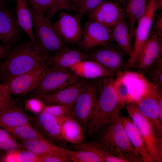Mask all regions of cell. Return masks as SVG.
I'll return each mask as SVG.
<instances>
[{
    "instance_id": "1",
    "label": "cell",
    "mask_w": 162,
    "mask_h": 162,
    "mask_svg": "<svg viewBox=\"0 0 162 162\" xmlns=\"http://www.w3.org/2000/svg\"><path fill=\"white\" fill-rule=\"evenodd\" d=\"M115 76L97 79V105L86 130L90 135L100 133L116 119L124 106L125 103L119 97L114 86Z\"/></svg>"
},
{
    "instance_id": "10",
    "label": "cell",
    "mask_w": 162,
    "mask_h": 162,
    "mask_svg": "<svg viewBox=\"0 0 162 162\" xmlns=\"http://www.w3.org/2000/svg\"><path fill=\"white\" fill-rule=\"evenodd\" d=\"M82 79L70 71L55 70L47 67L34 90L36 94L50 93L74 84Z\"/></svg>"
},
{
    "instance_id": "27",
    "label": "cell",
    "mask_w": 162,
    "mask_h": 162,
    "mask_svg": "<svg viewBox=\"0 0 162 162\" xmlns=\"http://www.w3.org/2000/svg\"><path fill=\"white\" fill-rule=\"evenodd\" d=\"M22 145L24 148L40 157L61 150L62 148L52 143L44 137L22 142Z\"/></svg>"
},
{
    "instance_id": "33",
    "label": "cell",
    "mask_w": 162,
    "mask_h": 162,
    "mask_svg": "<svg viewBox=\"0 0 162 162\" xmlns=\"http://www.w3.org/2000/svg\"><path fill=\"white\" fill-rule=\"evenodd\" d=\"M105 0H80L74 4L68 5L66 9L76 10L77 14L82 17L91 11Z\"/></svg>"
},
{
    "instance_id": "3",
    "label": "cell",
    "mask_w": 162,
    "mask_h": 162,
    "mask_svg": "<svg viewBox=\"0 0 162 162\" xmlns=\"http://www.w3.org/2000/svg\"><path fill=\"white\" fill-rule=\"evenodd\" d=\"M100 133L95 142L108 152L124 158L128 162L140 161V157L136 154L130 141L121 117L108 124Z\"/></svg>"
},
{
    "instance_id": "43",
    "label": "cell",
    "mask_w": 162,
    "mask_h": 162,
    "mask_svg": "<svg viewBox=\"0 0 162 162\" xmlns=\"http://www.w3.org/2000/svg\"><path fill=\"white\" fill-rule=\"evenodd\" d=\"M162 0H156L157 10H161L162 8Z\"/></svg>"
},
{
    "instance_id": "41",
    "label": "cell",
    "mask_w": 162,
    "mask_h": 162,
    "mask_svg": "<svg viewBox=\"0 0 162 162\" xmlns=\"http://www.w3.org/2000/svg\"><path fill=\"white\" fill-rule=\"evenodd\" d=\"M153 31L156 33L160 37L162 38V14H159L156 17L154 16L152 26Z\"/></svg>"
},
{
    "instance_id": "8",
    "label": "cell",
    "mask_w": 162,
    "mask_h": 162,
    "mask_svg": "<svg viewBox=\"0 0 162 162\" xmlns=\"http://www.w3.org/2000/svg\"><path fill=\"white\" fill-rule=\"evenodd\" d=\"M157 10L156 0H148L145 13L137 22L134 44L131 53L127 59V70L135 66L139 53L151 31Z\"/></svg>"
},
{
    "instance_id": "31",
    "label": "cell",
    "mask_w": 162,
    "mask_h": 162,
    "mask_svg": "<svg viewBox=\"0 0 162 162\" xmlns=\"http://www.w3.org/2000/svg\"><path fill=\"white\" fill-rule=\"evenodd\" d=\"M64 152L73 162H104L103 159L95 153L90 151L73 150L62 148Z\"/></svg>"
},
{
    "instance_id": "20",
    "label": "cell",
    "mask_w": 162,
    "mask_h": 162,
    "mask_svg": "<svg viewBox=\"0 0 162 162\" xmlns=\"http://www.w3.org/2000/svg\"><path fill=\"white\" fill-rule=\"evenodd\" d=\"M70 116L56 117L42 111L33 118L40 130L51 140L58 142H64L61 135L62 124L65 120Z\"/></svg>"
},
{
    "instance_id": "23",
    "label": "cell",
    "mask_w": 162,
    "mask_h": 162,
    "mask_svg": "<svg viewBox=\"0 0 162 162\" xmlns=\"http://www.w3.org/2000/svg\"><path fill=\"white\" fill-rule=\"evenodd\" d=\"M32 118L21 107H11L0 112V127L7 130L29 123Z\"/></svg>"
},
{
    "instance_id": "24",
    "label": "cell",
    "mask_w": 162,
    "mask_h": 162,
    "mask_svg": "<svg viewBox=\"0 0 162 162\" xmlns=\"http://www.w3.org/2000/svg\"><path fill=\"white\" fill-rule=\"evenodd\" d=\"M17 24L36 45L38 46L33 33L30 4L27 0H16Z\"/></svg>"
},
{
    "instance_id": "46",
    "label": "cell",
    "mask_w": 162,
    "mask_h": 162,
    "mask_svg": "<svg viewBox=\"0 0 162 162\" xmlns=\"http://www.w3.org/2000/svg\"><path fill=\"white\" fill-rule=\"evenodd\" d=\"M80 0H74L72 3L70 4H74L77 3Z\"/></svg>"
},
{
    "instance_id": "30",
    "label": "cell",
    "mask_w": 162,
    "mask_h": 162,
    "mask_svg": "<svg viewBox=\"0 0 162 162\" xmlns=\"http://www.w3.org/2000/svg\"><path fill=\"white\" fill-rule=\"evenodd\" d=\"M2 162H42V158L27 149L21 148L7 152L3 157Z\"/></svg>"
},
{
    "instance_id": "38",
    "label": "cell",
    "mask_w": 162,
    "mask_h": 162,
    "mask_svg": "<svg viewBox=\"0 0 162 162\" xmlns=\"http://www.w3.org/2000/svg\"><path fill=\"white\" fill-rule=\"evenodd\" d=\"M74 0H54L53 4L44 16L50 21L51 19L59 11L62 9L66 8L71 4Z\"/></svg>"
},
{
    "instance_id": "32",
    "label": "cell",
    "mask_w": 162,
    "mask_h": 162,
    "mask_svg": "<svg viewBox=\"0 0 162 162\" xmlns=\"http://www.w3.org/2000/svg\"><path fill=\"white\" fill-rule=\"evenodd\" d=\"M145 72L147 79L152 84L162 87V57L160 58Z\"/></svg>"
},
{
    "instance_id": "34",
    "label": "cell",
    "mask_w": 162,
    "mask_h": 162,
    "mask_svg": "<svg viewBox=\"0 0 162 162\" xmlns=\"http://www.w3.org/2000/svg\"><path fill=\"white\" fill-rule=\"evenodd\" d=\"M23 148L7 131L0 127V150L7 152L14 149Z\"/></svg>"
},
{
    "instance_id": "5",
    "label": "cell",
    "mask_w": 162,
    "mask_h": 162,
    "mask_svg": "<svg viewBox=\"0 0 162 162\" xmlns=\"http://www.w3.org/2000/svg\"><path fill=\"white\" fill-rule=\"evenodd\" d=\"M33 26L38 44L46 55L55 54L68 47L44 15L39 14L30 4Z\"/></svg>"
},
{
    "instance_id": "9",
    "label": "cell",
    "mask_w": 162,
    "mask_h": 162,
    "mask_svg": "<svg viewBox=\"0 0 162 162\" xmlns=\"http://www.w3.org/2000/svg\"><path fill=\"white\" fill-rule=\"evenodd\" d=\"M129 117L140 133L147 149L154 162H161L158 150V136L150 122L139 111L135 103H125Z\"/></svg>"
},
{
    "instance_id": "7",
    "label": "cell",
    "mask_w": 162,
    "mask_h": 162,
    "mask_svg": "<svg viewBox=\"0 0 162 162\" xmlns=\"http://www.w3.org/2000/svg\"><path fill=\"white\" fill-rule=\"evenodd\" d=\"M112 42L86 52L90 59L96 62L116 74L118 72L127 70V55L116 43Z\"/></svg>"
},
{
    "instance_id": "13",
    "label": "cell",
    "mask_w": 162,
    "mask_h": 162,
    "mask_svg": "<svg viewBox=\"0 0 162 162\" xmlns=\"http://www.w3.org/2000/svg\"><path fill=\"white\" fill-rule=\"evenodd\" d=\"M58 19L52 25L61 38L67 44L78 45L83 33L81 20L82 17L65 11L59 14Z\"/></svg>"
},
{
    "instance_id": "36",
    "label": "cell",
    "mask_w": 162,
    "mask_h": 162,
    "mask_svg": "<svg viewBox=\"0 0 162 162\" xmlns=\"http://www.w3.org/2000/svg\"><path fill=\"white\" fill-rule=\"evenodd\" d=\"M38 14L45 15L51 7L54 0H27Z\"/></svg>"
},
{
    "instance_id": "48",
    "label": "cell",
    "mask_w": 162,
    "mask_h": 162,
    "mask_svg": "<svg viewBox=\"0 0 162 162\" xmlns=\"http://www.w3.org/2000/svg\"><path fill=\"white\" fill-rule=\"evenodd\" d=\"M2 158H1L0 156V161H2Z\"/></svg>"
},
{
    "instance_id": "44",
    "label": "cell",
    "mask_w": 162,
    "mask_h": 162,
    "mask_svg": "<svg viewBox=\"0 0 162 162\" xmlns=\"http://www.w3.org/2000/svg\"><path fill=\"white\" fill-rule=\"evenodd\" d=\"M10 0H0V6L8 5Z\"/></svg>"
},
{
    "instance_id": "45",
    "label": "cell",
    "mask_w": 162,
    "mask_h": 162,
    "mask_svg": "<svg viewBox=\"0 0 162 162\" xmlns=\"http://www.w3.org/2000/svg\"><path fill=\"white\" fill-rule=\"evenodd\" d=\"M128 0H116L117 2L123 5H126Z\"/></svg>"
},
{
    "instance_id": "2",
    "label": "cell",
    "mask_w": 162,
    "mask_h": 162,
    "mask_svg": "<svg viewBox=\"0 0 162 162\" xmlns=\"http://www.w3.org/2000/svg\"><path fill=\"white\" fill-rule=\"evenodd\" d=\"M47 55L30 39L24 41L0 62V80L4 83L32 70L44 62Z\"/></svg>"
},
{
    "instance_id": "42",
    "label": "cell",
    "mask_w": 162,
    "mask_h": 162,
    "mask_svg": "<svg viewBox=\"0 0 162 162\" xmlns=\"http://www.w3.org/2000/svg\"><path fill=\"white\" fill-rule=\"evenodd\" d=\"M12 49L11 46L3 45L0 43V62Z\"/></svg>"
},
{
    "instance_id": "18",
    "label": "cell",
    "mask_w": 162,
    "mask_h": 162,
    "mask_svg": "<svg viewBox=\"0 0 162 162\" xmlns=\"http://www.w3.org/2000/svg\"><path fill=\"white\" fill-rule=\"evenodd\" d=\"M157 93L146 96L136 103L139 112L151 123L158 136L162 134V110L160 107Z\"/></svg>"
},
{
    "instance_id": "11",
    "label": "cell",
    "mask_w": 162,
    "mask_h": 162,
    "mask_svg": "<svg viewBox=\"0 0 162 162\" xmlns=\"http://www.w3.org/2000/svg\"><path fill=\"white\" fill-rule=\"evenodd\" d=\"M47 66L42 62L32 70L2 83L4 90L11 95H20L34 90Z\"/></svg>"
},
{
    "instance_id": "12",
    "label": "cell",
    "mask_w": 162,
    "mask_h": 162,
    "mask_svg": "<svg viewBox=\"0 0 162 162\" xmlns=\"http://www.w3.org/2000/svg\"><path fill=\"white\" fill-rule=\"evenodd\" d=\"M113 41L111 28L88 20L84 25L82 37L78 45L80 49L86 52Z\"/></svg>"
},
{
    "instance_id": "21",
    "label": "cell",
    "mask_w": 162,
    "mask_h": 162,
    "mask_svg": "<svg viewBox=\"0 0 162 162\" xmlns=\"http://www.w3.org/2000/svg\"><path fill=\"white\" fill-rule=\"evenodd\" d=\"M70 71L82 79L94 80L115 76L96 62L91 59L80 61L70 67Z\"/></svg>"
},
{
    "instance_id": "26",
    "label": "cell",
    "mask_w": 162,
    "mask_h": 162,
    "mask_svg": "<svg viewBox=\"0 0 162 162\" xmlns=\"http://www.w3.org/2000/svg\"><path fill=\"white\" fill-rule=\"evenodd\" d=\"M113 41L129 57L132 51L131 36L130 29L123 20L111 28Z\"/></svg>"
},
{
    "instance_id": "25",
    "label": "cell",
    "mask_w": 162,
    "mask_h": 162,
    "mask_svg": "<svg viewBox=\"0 0 162 162\" xmlns=\"http://www.w3.org/2000/svg\"><path fill=\"white\" fill-rule=\"evenodd\" d=\"M84 131L76 120L69 116L62 124L61 135L64 141L76 145L84 142L85 138Z\"/></svg>"
},
{
    "instance_id": "4",
    "label": "cell",
    "mask_w": 162,
    "mask_h": 162,
    "mask_svg": "<svg viewBox=\"0 0 162 162\" xmlns=\"http://www.w3.org/2000/svg\"><path fill=\"white\" fill-rule=\"evenodd\" d=\"M113 85L118 96L125 103H136L162 88L151 82L141 73L128 70L116 74Z\"/></svg>"
},
{
    "instance_id": "39",
    "label": "cell",
    "mask_w": 162,
    "mask_h": 162,
    "mask_svg": "<svg viewBox=\"0 0 162 162\" xmlns=\"http://www.w3.org/2000/svg\"><path fill=\"white\" fill-rule=\"evenodd\" d=\"M18 100L11 97L3 89L0 91V112L9 108L18 106Z\"/></svg>"
},
{
    "instance_id": "17",
    "label": "cell",
    "mask_w": 162,
    "mask_h": 162,
    "mask_svg": "<svg viewBox=\"0 0 162 162\" xmlns=\"http://www.w3.org/2000/svg\"><path fill=\"white\" fill-rule=\"evenodd\" d=\"M21 28L16 17L8 5L0 6V41L11 46L19 39Z\"/></svg>"
},
{
    "instance_id": "19",
    "label": "cell",
    "mask_w": 162,
    "mask_h": 162,
    "mask_svg": "<svg viewBox=\"0 0 162 162\" xmlns=\"http://www.w3.org/2000/svg\"><path fill=\"white\" fill-rule=\"evenodd\" d=\"M89 80L82 79L77 83L52 92L36 94L35 97L46 105L74 104L82 88Z\"/></svg>"
},
{
    "instance_id": "37",
    "label": "cell",
    "mask_w": 162,
    "mask_h": 162,
    "mask_svg": "<svg viewBox=\"0 0 162 162\" xmlns=\"http://www.w3.org/2000/svg\"><path fill=\"white\" fill-rule=\"evenodd\" d=\"M42 162H70L69 157L64 152L62 148L61 150L41 157Z\"/></svg>"
},
{
    "instance_id": "14",
    "label": "cell",
    "mask_w": 162,
    "mask_h": 162,
    "mask_svg": "<svg viewBox=\"0 0 162 162\" xmlns=\"http://www.w3.org/2000/svg\"><path fill=\"white\" fill-rule=\"evenodd\" d=\"M88 20L111 28L124 20L125 12L117 2L105 0L87 14Z\"/></svg>"
},
{
    "instance_id": "6",
    "label": "cell",
    "mask_w": 162,
    "mask_h": 162,
    "mask_svg": "<svg viewBox=\"0 0 162 162\" xmlns=\"http://www.w3.org/2000/svg\"><path fill=\"white\" fill-rule=\"evenodd\" d=\"M98 97L97 79L84 86L74 104L72 117L86 130L96 107Z\"/></svg>"
},
{
    "instance_id": "29",
    "label": "cell",
    "mask_w": 162,
    "mask_h": 162,
    "mask_svg": "<svg viewBox=\"0 0 162 162\" xmlns=\"http://www.w3.org/2000/svg\"><path fill=\"white\" fill-rule=\"evenodd\" d=\"M15 139L22 142L30 141L44 137L30 122L6 130Z\"/></svg>"
},
{
    "instance_id": "28",
    "label": "cell",
    "mask_w": 162,
    "mask_h": 162,
    "mask_svg": "<svg viewBox=\"0 0 162 162\" xmlns=\"http://www.w3.org/2000/svg\"><path fill=\"white\" fill-rule=\"evenodd\" d=\"M148 0H128L126 5V11L130 22V29L132 34L136 23L145 13Z\"/></svg>"
},
{
    "instance_id": "15",
    "label": "cell",
    "mask_w": 162,
    "mask_h": 162,
    "mask_svg": "<svg viewBox=\"0 0 162 162\" xmlns=\"http://www.w3.org/2000/svg\"><path fill=\"white\" fill-rule=\"evenodd\" d=\"M162 38L155 32L151 31L137 58L135 67L139 70L144 71L162 57Z\"/></svg>"
},
{
    "instance_id": "47",
    "label": "cell",
    "mask_w": 162,
    "mask_h": 162,
    "mask_svg": "<svg viewBox=\"0 0 162 162\" xmlns=\"http://www.w3.org/2000/svg\"><path fill=\"white\" fill-rule=\"evenodd\" d=\"M3 89V88L2 87V86H1V84H0V91L2 90Z\"/></svg>"
},
{
    "instance_id": "16",
    "label": "cell",
    "mask_w": 162,
    "mask_h": 162,
    "mask_svg": "<svg viewBox=\"0 0 162 162\" xmlns=\"http://www.w3.org/2000/svg\"><path fill=\"white\" fill-rule=\"evenodd\" d=\"M90 59L85 52L69 47L52 54L47 55L44 62L48 67L57 70L70 71L73 65L81 60Z\"/></svg>"
},
{
    "instance_id": "22",
    "label": "cell",
    "mask_w": 162,
    "mask_h": 162,
    "mask_svg": "<svg viewBox=\"0 0 162 162\" xmlns=\"http://www.w3.org/2000/svg\"><path fill=\"white\" fill-rule=\"evenodd\" d=\"M123 126L136 154L144 162H154L147 149L144 140L132 120L126 116L121 117Z\"/></svg>"
},
{
    "instance_id": "35",
    "label": "cell",
    "mask_w": 162,
    "mask_h": 162,
    "mask_svg": "<svg viewBox=\"0 0 162 162\" xmlns=\"http://www.w3.org/2000/svg\"><path fill=\"white\" fill-rule=\"evenodd\" d=\"M74 104L46 105L42 111L56 117H72Z\"/></svg>"
},
{
    "instance_id": "40",
    "label": "cell",
    "mask_w": 162,
    "mask_h": 162,
    "mask_svg": "<svg viewBox=\"0 0 162 162\" xmlns=\"http://www.w3.org/2000/svg\"><path fill=\"white\" fill-rule=\"evenodd\" d=\"M45 106L43 102L36 98L28 100L26 104V107L28 110L36 114L41 112Z\"/></svg>"
}]
</instances>
